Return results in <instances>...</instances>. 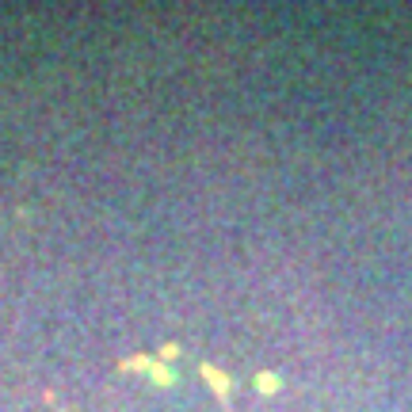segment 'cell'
I'll use <instances>...</instances> for the list:
<instances>
[{"label":"cell","mask_w":412,"mask_h":412,"mask_svg":"<svg viewBox=\"0 0 412 412\" xmlns=\"http://www.w3.org/2000/svg\"><path fill=\"white\" fill-rule=\"evenodd\" d=\"M123 367H126V370H142V374H149L157 386H172V382H176V374L168 370L164 363L149 359V355H134V359H126V363H123Z\"/></svg>","instance_id":"1"},{"label":"cell","mask_w":412,"mask_h":412,"mask_svg":"<svg viewBox=\"0 0 412 412\" xmlns=\"http://www.w3.org/2000/svg\"><path fill=\"white\" fill-rule=\"evenodd\" d=\"M202 378L214 386V393H218V397H226V393H229V378H226V374H222L218 367H210V363H202Z\"/></svg>","instance_id":"2"},{"label":"cell","mask_w":412,"mask_h":412,"mask_svg":"<svg viewBox=\"0 0 412 412\" xmlns=\"http://www.w3.org/2000/svg\"><path fill=\"white\" fill-rule=\"evenodd\" d=\"M256 389H260V393H275V389H279V378H275V374H260V378H256Z\"/></svg>","instance_id":"3"}]
</instances>
